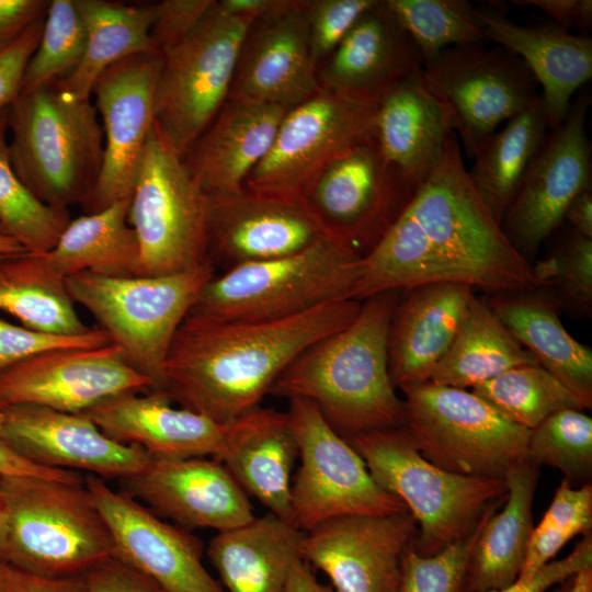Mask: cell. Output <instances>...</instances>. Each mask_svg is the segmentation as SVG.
Instances as JSON below:
<instances>
[{
    "label": "cell",
    "mask_w": 592,
    "mask_h": 592,
    "mask_svg": "<svg viewBox=\"0 0 592 592\" xmlns=\"http://www.w3.org/2000/svg\"><path fill=\"white\" fill-rule=\"evenodd\" d=\"M432 283L488 294L544 287L475 191L455 133L434 172L362 260L350 298Z\"/></svg>",
    "instance_id": "obj_1"
},
{
    "label": "cell",
    "mask_w": 592,
    "mask_h": 592,
    "mask_svg": "<svg viewBox=\"0 0 592 592\" xmlns=\"http://www.w3.org/2000/svg\"><path fill=\"white\" fill-rule=\"evenodd\" d=\"M362 301L338 299L271 320H216L189 314L170 346L161 392L227 424L260 406L309 345L349 325Z\"/></svg>",
    "instance_id": "obj_2"
},
{
    "label": "cell",
    "mask_w": 592,
    "mask_h": 592,
    "mask_svg": "<svg viewBox=\"0 0 592 592\" xmlns=\"http://www.w3.org/2000/svg\"><path fill=\"white\" fill-rule=\"evenodd\" d=\"M401 293L388 291L362 300L356 317L304 350L269 395L310 401L346 441L402 428L403 400L396 394L387 357L389 323Z\"/></svg>",
    "instance_id": "obj_3"
},
{
    "label": "cell",
    "mask_w": 592,
    "mask_h": 592,
    "mask_svg": "<svg viewBox=\"0 0 592 592\" xmlns=\"http://www.w3.org/2000/svg\"><path fill=\"white\" fill-rule=\"evenodd\" d=\"M12 167L44 204H81L101 173L104 137L91 99L56 82L23 91L8 109Z\"/></svg>",
    "instance_id": "obj_4"
},
{
    "label": "cell",
    "mask_w": 592,
    "mask_h": 592,
    "mask_svg": "<svg viewBox=\"0 0 592 592\" xmlns=\"http://www.w3.org/2000/svg\"><path fill=\"white\" fill-rule=\"evenodd\" d=\"M375 482L413 516V550L433 556L469 536L486 513L506 497L504 479L462 476L441 469L414 447L403 426L348 440Z\"/></svg>",
    "instance_id": "obj_5"
},
{
    "label": "cell",
    "mask_w": 592,
    "mask_h": 592,
    "mask_svg": "<svg viewBox=\"0 0 592 592\" xmlns=\"http://www.w3.org/2000/svg\"><path fill=\"white\" fill-rule=\"evenodd\" d=\"M4 561L44 577H80L115 557L111 533L86 485L1 476Z\"/></svg>",
    "instance_id": "obj_6"
},
{
    "label": "cell",
    "mask_w": 592,
    "mask_h": 592,
    "mask_svg": "<svg viewBox=\"0 0 592 592\" xmlns=\"http://www.w3.org/2000/svg\"><path fill=\"white\" fill-rule=\"evenodd\" d=\"M215 274L208 261L195 270L155 276L82 272L66 277V286L129 365L151 382V390L160 391L172 341Z\"/></svg>",
    "instance_id": "obj_7"
},
{
    "label": "cell",
    "mask_w": 592,
    "mask_h": 592,
    "mask_svg": "<svg viewBox=\"0 0 592 592\" xmlns=\"http://www.w3.org/2000/svg\"><path fill=\"white\" fill-rule=\"evenodd\" d=\"M362 260L326 237L288 255L216 273L190 314L216 320H271L351 299Z\"/></svg>",
    "instance_id": "obj_8"
},
{
    "label": "cell",
    "mask_w": 592,
    "mask_h": 592,
    "mask_svg": "<svg viewBox=\"0 0 592 592\" xmlns=\"http://www.w3.org/2000/svg\"><path fill=\"white\" fill-rule=\"evenodd\" d=\"M400 389L408 437L441 469L504 479L513 466L527 459L531 430L509 421L471 390L430 382Z\"/></svg>",
    "instance_id": "obj_9"
},
{
    "label": "cell",
    "mask_w": 592,
    "mask_h": 592,
    "mask_svg": "<svg viewBox=\"0 0 592 592\" xmlns=\"http://www.w3.org/2000/svg\"><path fill=\"white\" fill-rule=\"evenodd\" d=\"M128 223L138 241V275L186 272L209 261L208 196L156 125L135 178Z\"/></svg>",
    "instance_id": "obj_10"
},
{
    "label": "cell",
    "mask_w": 592,
    "mask_h": 592,
    "mask_svg": "<svg viewBox=\"0 0 592 592\" xmlns=\"http://www.w3.org/2000/svg\"><path fill=\"white\" fill-rule=\"evenodd\" d=\"M253 24L225 12L216 1L185 38L160 53L155 125L182 157L226 103Z\"/></svg>",
    "instance_id": "obj_11"
},
{
    "label": "cell",
    "mask_w": 592,
    "mask_h": 592,
    "mask_svg": "<svg viewBox=\"0 0 592 592\" xmlns=\"http://www.w3.org/2000/svg\"><path fill=\"white\" fill-rule=\"evenodd\" d=\"M378 104L322 89L286 111L265 157L244 190L262 196L303 201L314 180L337 158L375 137Z\"/></svg>",
    "instance_id": "obj_12"
},
{
    "label": "cell",
    "mask_w": 592,
    "mask_h": 592,
    "mask_svg": "<svg viewBox=\"0 0 592 592\" xmlns=\"http://www.w3.org/2000/svg\"><path fill=\"white\" fill-rule=\"evenodd\" d=\"M288 417L298 446L299 466L292 479V523L307 532L351 514L407 512L382 489L352 445L322 418L314 403L291 399Z\"/></svg>",
    "instance_id": "obj_13"
},
{
    "label": "cell",
    "mask_w": 592,
    "mask_h": 592,
    "mask_svg": "<svg viewBox=\"0 0 592 592\" xmlns=\"http://www.w3.org/2000/svg\"><path fill=\"white\" fill-rule=\"evenodd\" d=\"M423 76L449 111L454 132L473 159L502 122L539 96L538 83L524 61L501 46L447 47L423 64Z\"/></svg>",
    "instance_id": "obj_14"
},
{
    "label": "cell",
    "mask_w": 592,
    "mask_h": 592,
    "mask_svg": "<svg viewBox=\"0 0 592 592\" xmlns=\"http://www.w3.org/2000/svg\"><path fill=\"white\" fill-rule=\"evenodd\" d=\"M414 194L384 160L374 137L331 162L307 189L303 201L329 237L364 259Z\"/></svg>",
    "instance_id": "obj_15"
},
{
    "label": "cell",
    "mask_w": 592,
    "mask_h": 592,
    "mask_svg": "<svg viewBox=\"0 0 592 592\" xmlns=\"http://www.w3.org/2000/svg\"><path fill=\"white\" fill-rule=\"evenodd\" d=\"M590 102V94L582 93L546 136L500 224L531 264L542 242L563 220L570 201L591 186L592 147L585 127Z\"/></svg>",
    "instance_id": "obj_16"
},
{
    "label": "cell",
    "mask_w": 592,
    "mask_h": 592,
    "mask_svg": "<svg viewBox=\"0 0 592 592\" xmlns=\"http://www.w3.org/2000/svg\"><path fill=\"white\" fill-rule=\"evenodd\" d=\"M162 65L160 53L130 56L107 68L91 96L104 137L98 182L80 204L82 214L100 212L130 198L137 170L155 126V96Z\"/></svg>",
    "instance_id": "obj_17"
},
{
    "label": "cell",
    "mask_w": 592,
    "mask_h": 592,
    "mask_svg": "<svg viewBox=\"0 0 592 592\" xmlns=\"http://www.w3.org/2000/svg\"><path fill=\"white\" fill-rule=\"evenodd\" d=\"M152 389L114 344L33 355L0 374V409L36 406L84 413L114 397Z\"/></svg>",
    "instance_id": "obj_18"
},
{
    "label": "cell",
    "mask_w": 592,
    "mask_h": 592,
    "mask_svg": "<svg viewBox=\"0 0 592 592\" xmlns=\"http://www.w3.org/2000/svg\"><path fill=\"white\" fill-rule=\"evenodd\" d=\"M84 485L111 533L115 558L162 592H226L203 563L202 542L187 530L162 521L101 477L87 475Z\"/></svg>",
    "instance_id": "obj_19"
},
{
    "label": "cell",
    "mask_w": 592,
    "mask_h": 592,
    "mask_svg": "<svg viewBox=\"0 0 592 592\" xmlns=\"http://www.w3.org/2000/svg\"><path fill=\"white\" fill-rule=\"evenodd\" d=\"M417 533L409 511L338 516L305 532L300 557L334 592H399L402 557Z\"/></svg>",
    "instance_id": "obj_20"
},
{
    "label": "cell",
    "mask_w": 592,
    "mask_h": 592,
    "mask_svg": "<svg viewBox=\"0 0 592 592\" xmlns=\"http://www.w3.org/2000/svg\"><path fill=\"white\" fill-rule=\"evenodd\" d=\"M1 436L26 460L53 469L127 479L141 471L151 455L144 448L113 440L84 413L36 406L1 409Z\"/></svg>",
    "instance_id": "obj_21"
},
{
    "label": "cell",
    "mask_w": 592,
    "mask_h": 592,
    "mask_svg": "<svg viewBox=\"0 0 592 592\" xmlns=\"http://www.w3.org/2000/svg\"><path fill=\"white\" fill-rule=\"evenodd\" d=\"M123 492L184 530L223 532L253 520L248 494L216 458L151 456Z\"/></svg>",
    "instance_id": "obj_22"
},
{
    "label": "cell",
    "mask_w": 592,
    "mask_h": 592,
    "mask_svg": "<svg viewBox=\"0 0 592 592\" xmlns=\"http://www.w3.org/2000/svg\"><path fill=\"white\" fill-rule=\"evenodd\" d=\"M208 260L223 272L288 255L329 237L304 201L244 190L208 196Z\"/></svg>",
    "instance_id": "obj_23"
},
{
    "label": "cell",
    "mask_w": 592,
    "mask_h": 592,
    "mask_svg": "<svg viewBox=\"0 0 592 592\" xmlns=\"http://www.w3.org/2000/svg\"><path fill=\"white\" fill-rule=\"evenodd\" d=\"M307 2L250 29L227 101L289 110L321 90L308 33Z\"/></svg>",
    "instance_id": "obj_24"
},
{
    "label": "cell",
    "mask_w": 592,
    "mask_h": 592,
    "mask_svg": "<svg viewBox=\"0 0 592 592\" xmlns=\"http://www.w3.org/2000/svg\"><path fill=\"white\" fill-rule=\"evenodd\" d=\"M417 45L385 1L367 10L318 72L322 89L379 104L423 69Z\"/></svg>",
    "instance_id": "obj_25"
},
{
    "label": "cell",
    "mask_w": 592,
    "mask_h": 592,
    "mask_svg": "<svg viewBox=\"0 0 592 592\" xmlns=\"http://www.w3.org/2000/svg\"><path fill=\"white\" fill-rule=\"evenodd\" d=\"M172 403L161 391L129 392L84 414L107 436L139 446L151 456L217 459L225 447L227 425Z\"/></svg>",
    "instance_id": "obj_26"
},
{
    "label": "cell",
    "mask_w": 592,
    "mask_h": 592,
    "mask_svg": "<svg viewBox=\"0 0 592 592\" xmlns=\"http://www.w3.org/2000/svg\"><path fill=\"white\" fill-rule=\"evenodd\" d=\"M474 288L432 283L402 291L387 335L388 369L396 388L428 382L451 348Z\"/></svg>",
    "instance_id": "obj_27"
},
{
    "label": "cell",
    "mask_w": 592,
    "mask_h": 592,
    "mask_svg": "<svg viewBox=\"0 0 592 592\" xmlns=\"http://www.w3.org/2000/svg\"><path fill=\"white\" fill-rule=\"evenodd\" d=\"M286 109L228 101L183 156L187 171L208 196L244 191L265 157Z\"/></svg>",
    "instance_id": "obj_28"
},
{
    "label": "cell",
    "mask_w": 592,
    "mask_h": 592,
    "mask_svg": "<svg viewBox=\"0 0 592 592\" xmlns=\"http://www.w3.org/2000/svg\"><path fill=\"white\" fill-rule=\"evenodd\" d=\"M454 133L451 113L429 88L423 69L378 104L375 140L379 152L415 192L440 164Z\"/></svg>",
    "instance_id": "obj_29"
},
{
    "label": "cell",
    "mask_w": 592,
    "mask_h": 592,
    "mask_svg": "<svg viewBox=\"0 0 592 592\" xmlns=\"http://www.w3.org/2000/svg\"><path fill=\"white\" fill-rule=\"evenodd\" d=\"M226 425L225 447L217 459L248 496L292 523L298 446L288 413L258 406Z\"/></svg>",
    "instance_id": "obj_30"
},
{
    "label": "cell",
    "mask_w": 592,
    "mask_h": 592,
    "mask_svg": "<svg viewBox=\"0 0 592 592\" xmlns=\"http://www.w3.org/2000/svg\"><path fill=\"white\" fill-rule=\"evenodd\" d=\"M487 38L519 56L542 86L548 128L566 118L573 93L592 77V41L556 24L520 25L503 14L476 9Z\"/></svg>",
    "instance_id": "obj_31"
},
{
    "label": "cell",
    "mask_w": 592,
    "mask_h": 592,
    "mask_svg": "<svg viewBox=\"0 0 592 592\" xmlns=\"http://www.w3.org/2000/svg\"><path fill=\"white\" fill-rule=\"evenodd\" d=\"M485 300L539 365L565 385L583 409H591L592 351L563 327L555 297L542 287L489 294Z\"/></svg>",
    "instance_id": "obj_32"
},
{
    "label": "cell",
    "mask_w": 592,
    "mask_h": 592,
    "mask_svg": "<svg viewBox=\"0 0 592 592\" xmlns=\"http://www.w3.org/2000/svg\"><path fill=\"white\" fill-rule=\"evenodd\" d=\"M305 532L267 512L215 535L207 556L226 592H285Z\"/></svg>",
    "instance_id": "obj_33"
},
{
    "label": "cell",
    "mask_w": 592,
    "mask_h": 592,
    "mask_svg": "<svg viewBox=\"0 0 592 592\" xmlns=\"http://www.w3.org/2000/svg\"><path fill=\"white\" fill-rule=\"evenodd\" d=\"M539 467L526 459L505 475L500 512L485 522L468 558L459 592L505 588L519 579L534 528L532 506Z\"/></svg>",
    "instance_id": "obj_34"
},
{
    "label": "cell",
    "mask_w": 592,
    "mask_h": 592,
    "mask_svg": "<svg viewBox=\"0 0 592 592\" xmlns=\"http://www.w3.org/2000/svg\"><path fill=\"white\" fill-rule=\"evenodd\" d=\"M86 29V49L79 66L56 81L78 98L91 99L98 78L134 55L159 53L151 39L155 5L105 0H75Z\"/></svg>",
    "instance_id": "obj_35"
},
{
    "label": "cell",
    "mask_w": 592,
    "mask_h": 592,
    "mask_svg": "<svg viewBox=\"0 0 592 592\" xmlns=\"http://www.w3.org/2000/svg\"><path fill=\"white\" fill-rule=\"evenodd\" d=\"M522 365H539L499 320L485 298L470 301L451 348L428 382L460 389L474 388Z\"/></svg>",
    "instance_id": "obj_36"
},
{
    "label": "cell",
    "mask_w": 592,
    "mask_h": 592,
    "mask_svg": "<svg viewBox=\"0 0 592 592\" xmlns=\"http://www.w3.org/2000/svg\"><path fill=\"white\" fill-rule=\"evenodd\" d=\"M129 200L71 219L56 244L44 252L50 265L64 277L82 272L138 275L139 249L128 223Z\"/></svg>",
    "instance_id": "obj_37"
},
{
    "label": "cell",
    "mask_w": 592,
    "mask_h": 592,
    "mask_svg": "<svg viewBox=\"0 0 592 592\" xmlns=\"http://www.w3.org/2000/svg\"><path fill=\"white\" fill-rule=\"evenodd\" d=\"M0 310L44 333L79 335L92 329L78 316L66 277L44 252L24 251L0 259Z\"/></svg>",
    "instance_id": "obj_38"
},
{
    "label": "cell",
    "mask_w": 592,
    "mask_h": 592,
    "mask_svg": "<svg viewBox=\"0 0 592 592\" xmlns=\"http://www.w3.org/2000/svg\"><path fill=\"white\" fill-rule=\"evenodd\" d=\"M540 96L494 133L468 172L469 180L493 218L501 224L524 175L547 136Z\"/></svg>",
    "instance_id": "obj_39"
},
{
    "label": "cell",
    "mask_w": 592,
    "mask_h": 592,
    "mask_svg": "<svg viewBox=\"0 0 592 592\" xmlns=\"http://www.w3.org/2000/svg\"><path fill=\"white\" fill-rule=\"evenodd\" d=\"M8 109L0 113V231L27 251L47 252L71 218L68 209L41 202L15 173L9 150Z\"/></svg>",
    "instance_id": "obj_40"
},
{
    "label": "cell",
    "mask_w": 592,
    "mask_h": 592,
    "mask_svg": "<svg viewBox=\"0 0 592 592\" xmlns=\"http://www.w3.org/2000/svg\"><path fill=\"white\" fill-rule=\"evenodd\" d=\"M471 391L502 417L528 430L559 410H583L578 398L540 365L513 367Z\"/></svg>",
    "instance_id": "obj_41"
},
{
    "label": "cell",
    "mask_w": 592,
    "mask_h": 592,
    "mask_svg": "<svg viewBox=\"0 0 592 592\" xmlns=\"http://www.w3.org/2000/svg\"><path fill=\"white\" fill-rule=\"evenodd\" d=\"M412 38L423 61L453 46L482 44L487 39L476 9L465 0H386Z\"/></svg>",
    "instance_id": "obj_42"
},
{
    "label": "cell",
    "mask_w": 592,
    "mask_h": 592,
    "mask_svg": "<svg viewBox=\"0 0 592 592\" xmlns=\"http://www.w3.org/2000/svg\"><path fill=\"white\" fill-rule=\"evenodd\" d=\"M527 459L538 467L546 465L560 470L573 487L590 483L592 419L579 409L550 414L531 430Z\"/></svg>",
    "instance_id": "obj_43"
},
{
    "label": "cell",
    "mask_w": 592,
    "mask_h": 592,
    "mask_svg": "<svg viewBox=\"0 0 592 592\" xmlns=\"http://www.w3.org/2000/svg\"><path fill=\"white\" fill-rule=\"evenodd\" d=\"M86 29L75 0H52L39 43L26 66L22 92L69 76L86 49Z\"/></svg>",
    "instance_id": "obj_44"
},
{
    "label": "cell",
    "mask_w": 592,
    "mask_h": 592,
    "mask_svg": "<svg viewBox=\"0 0 592 592\" xmlns=\"http://www.w3.org/2000/svg\"><path fill=\"white\" fill-rule=\"evenodd\" d=\"M592 530V486H571L566 479L557 488L543 519L533 528L519 579H528L551 561L574 536Z\"/></svg>",
    "instance_id": "obj_45"
},
{
    "label": "cell",
    "mask_w": 592,
    "mask_h": 592,
    "mask_svg": "<svg viewBox=\"0 0 592 592\" xmlns=\"http://www.w3.org/2000/svg\"><path fill=\"white\" fill-rule=\"evenodd\" d=\"M533 267L561 310L579 318L591 317L592 238L572 230L550 257Z\"/></svg>",
    "instance_id": "obj_46"
},
{
    "label": "cell",
    "mask_w": 592,
    "mask_h": 592,
    "mask_svg": "<svg viewBox=\"0 0 592 592\" xmlns=\"http://www.w3.org/2000/svg\"><path fill=\"white\" fill-rule=\"evenodd\" d=\"M501 505H493L469 536L439 554L420 556L413 550L412 544L402 557L399 592H459L477 537L486 520Z\"/></svg>",
    "instance_id": "obj_47"
},
{
    "label": "cell",
    "mask_w": 592,
    "mask_h": 592,
    "mask_svg": "<svg viewBox=\"0 0 592 592\" xmlns=\"http://www.w3.org/2000/svg\"><path fill=\"white\" fill-rule=\"evenodd\" d=\"M111 344L99 327L79 335L44 333L0 318V374L38 353L70 348H96Z\"/></svg>",
    "instance_id": "obj_48"
},
{
    "label": "cell",
    "mask_w": 592,
    "mask_h": 592,
    "mask_svg": "<svg viewBox=\"0 0 592 592\" xmlns=\"http://www.w3.org/2000/svg\"><path fill=\"white\" fill-rule=\"evenodd\" d=\"M377 2V0H309L305 12L316 61L328 58L358 19Z\"/></svg>",
    "instance_id": "obj_49"
},
{
    "label": "cell",
    "mask_w": 592,
    "mask_h": 592,
    "mask_svg": "<svg viewBox=\"0 0 592 592\" xmlns=\"http://www.w3.org/2000/svg\"><path fill=\"white\" fill-rule=\"evenodd\" d=\"M214 0H163L155 5L151 39L159 53L185 38L207 15Z\"/></svg>",
    "instance_id": "obj_50"
},
{
    "label": "cell",
    "mask_w": 592,
    "mask_h": 592,
    "mask_svg": "<svg viewBox=\"0 0 592 592\" xmlns=\"http://www.w3.org/2000/svg\"><path fill=\"white\" fill-rule=\"evenodd\" d=\"M592 568V535H585L574 549L560 560L549 561L528 579L486 592H546L556 584L571 579L583 569Z\"/></svg>",
    "instance_id": "obj_51"
},
{
    "label": "cell",
    "mask_w": 592,
    "mask_h": 592,
    "mask_svg": "<svg viewBox=\"0 0 592 592\" xmlns=\"http://www.w3.org/2000/svg\"><path fill=\"white\" fill-rule=\"evenodd\" d=\"M44 18L35 22L13 45L0 54V113L22 92L24 72L39 43Z\"/></svg>",
    "instance_id": "obj_52"
},
{
    "label": "cell",
    "mask_w": 592,
    "mask_h": 592,
    "mask_svg": "<svg viewBox=\"0 0 592 592\" xmlns=\"http://www.w3.org/2000/svg\"><path fill=\"white\" fill-rule=\"evenodd\" d=\"M87 592H162L150 579L112 557L80 576Z\"/></svg>",
    "instance_id": "obj_53"
},
{
    "label": "cell",
    "mask_w": 592,
    "mask_h": 592,
    "mask_svg": "<svg viewBox=\"0 0 592 592\" xmlns=\"http://www.w3.org/2000/svg\"><path fill=\"white\" fill-rule=\"evenodd\" d=\"M0 592H87L80 577H44L0 560Z\"/></svg>",
    "instance_id": "obj_54"
},
{
    "label": "cell",
    "mask_w": 592,
    "mask_h": 592,
    "mask_svg": "<svg viewBox=\"0 0 592 592\" xmlns=\"http://www.w3.org/2000/svg\"><path fill=\"white\" fill-rule=\"evenodd\" d=\"M46 0H0V54L46 15Z\"/></svg>",
    "instance_id": "obj_55"
},
{
    "label": "cell",
    "mask_w": 592,
    "mask_h": 592,
    "mask_svg": "<svg viewBox=\"0 0 592 592\" xmlns=\"http://www.w3.org/2000/svg\"><path fill=\"white\" fill-rule=\"evenodd\" d=\"M515 5H532L549 15L557 26L568 31L579 26L582 30L591 27V0H512Z\"/></svg>",
    "instance_id": "obj_56"
},
{
    "label": "cell",
    "mask_w": 592,
    "mask_h": 592,
    "mask_svg": "<svg viewBox=\"0 0 592 592\" xmlns=\"http://www.w3.org/2000/svg\"><path fill=\"white\" fill-rule=\"evenodd\" d=\"M1 476H36L72 485L84 483V478L77 471L46 468L26 460L4 442L0 432V477Z\"/></svg>",
    "instance_id": "obj_57"
},
{
    "label": "cell",
    "mask_w": 592,
    "mask_h": 592,
    "mask_svg": "<svg viewBox=\"0 0 592 592\" xmlns=\"http://www.w3.org/2000/svg\"><path fill=\"white\" fill-rule=\"evenodd\" d=\"M306 3V0H221L218 5L227 13L260 23L280 18Z\"/></svg>",
    "instance_id": "obj_58"
},
{
    "label": "cell",
    "mask_w": 592,
    "mask_h": 592,
    "mask_svg": "<svg viewBox=\"0 0 592 592\" xmlns=\"http://www.w3.org/2000/svg\"><path fill=\"white\" fill-rule=\"evenodd\" d=\"M563 219L579 235L592 238V187L589 186L578 193L567 206Z\"/></svg>",
    "instance_id": "obj_59"
},
{
    "label": "cell",
    "mask_w": 592,
    "mask_h": 592,
    "mask_svg": "<svg viewBox=\"0 0 592 592\" xmlns=\"http://www.w3.org/2000/svg\"><path fill=\"white\" fill-rule=\"evenodd\" d=\"M285 592H334L332 588L320 583L311 567L303 559L295 561L289 570Z\"/></svg>",
    "instance_id": "obj_60"
},
{
    "label": "cell",
    "mask_w": 592,
    "mask_h": 592,
    "mask_svg": "<svg viewBox=\"0 0 592 592\" xmlns=\"http://www.w3.org/2000/svg\"><path fill=\"white\" fill-rule=\"evenodd\" d=\"M567 592H592V568L576 573Z\"/></svg>",
    "instance_id": "obj_61"
},
{
    "label": "cell",
    "mask_w": 592,
    "mask_h": 592,
    "mask_svg": "<svg viewBox=\"0 0 592 592\" xmlns=\"http://www.w3.org/2000/svg\"><path fill=\"white\" fill-rule=\"evenodd\" d=\"M27 251L19 241L0 231V259Z\"/></svg>",
    "instance_id": "obj_62"
},
{
    "label": "cell",
    "mask_w": 592,
    "mask_h": 592,
    "mask_svg": "<svg viewBox=\"0 0 592 592\" xmlns=\"http://www.w3.org/2000/svg\"><path fill=\"white\" fill-rule=\"evenodd\" d=\"M5 538H7V522H5V515L4 510L0 497V560L4 561V547H5Z\"/></svg>",
    "instance_id": "obj_63"
},
{
    "label": "cell",
    "mask_w": 592,
    "mask_h": 592,
    "mask_svg": "<svg viewBox=\"0 0 592 592\" xmlns=\"http://www.w3.org/2000/svg\"><path fill=\"white\" fill-rule=\"evenodd\" d=\"M570 580L571 579L562 582L561 585L558 589L555 590V592H567L568 589H569V585H570Z\"/></svg>",
    "instance_id": "obj_64"
}]
</instances>
